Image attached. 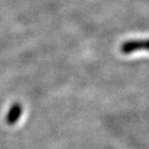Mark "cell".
Returning a JSON list of instances; mask_svg holds the SVG:
<instances>
[{
    "mask_svg": "<svg viewBox=\"0 0 149 149\" xmlns=\"http://www.w3.org/2000/svg\"><path fill=\"white\" fill-rule=\"evenodd\" d=\"M22 114V106L16 102L12 106V108L9 109L8 113L6 115V122L9 125H14L17 121L20 119V116Z\"/></svg>",
    "mask_w": 149,
    "mask_h": 149,
    "instance_id": "2",
    "label": "cell"
},
{
    "mask_svg": "<svg viewBox=\"0 0 149 149\" xmlns=\"http://www.w3.org/2000/svg\"><path fill=\"white\" fill-rule=\"evenodd\" d=\"M148 49V40H128L121 45L120 51L122 54H130L133 52L140 51V50Z\"/></svg>",
    "mask_w": 149,
    "mask_h": 149,
    "instance_id": "1",
    "label": "cell"
}]
</instances>
